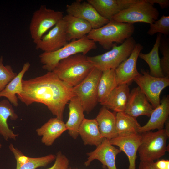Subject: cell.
Returning a JSON list of instances; mask_svg holds the SVG:
<instances>
[{
    "label": "cell",
    "mask_w": 169,
    "mask_h": 169,
    "mask_svg": "<svg viewBox=\"0 0 169 169\" xmlns=\"http://www.w3.org/2000/svg\"><path fill=\"white\" fill-rule=\"evenodd\" d=\"M65 23L62 19L35 44L43 52L56 51L68 43Z\"/></svg>",
    "instance_id": "obj_12"
},
{
    "label": "cell",
    "mask_w": 169,
    "mask_h": 169,
    "mask_svg": "<svg viewBox=\"0 0 169 169\" xmlns=\"http://www.w3.org/2000/svg\"><path fill=\"white\" fill-rule=\"evenodd\" d=\"M147 34L152 36L158 33L164 35L169 34V16L163 15L159 19L150 24Z\"/></svg>",
    "instance_id": "obj_31"
},
{
    "label": "cell",
    "mask_w": 169,
    "mask_h": 169,
    "mask_svg": "<svg viewBox=\"0 0 169 169\" xmlns=\"http://www.w3.org/2000/svg\"><path fill=\"white\" fill-rule=\"evenodd\" d=\"M1 147H2V144L0 142V148H1Z\"/></svg>",
    "instance_id": "obj_39"
},
{
    "label": "cell",
    "mask_w": 169,
    "mask_h": 169,
    "mask_svg": "<svg viewBox=\"0 0 169 169\" xmlns=\"http://www.w3.org/2000/svg\"><path fill=\"white\" fill-rule=\"evenodd\" d=\"M64 16L63 12L48 8L45 5H41L33 12L29 26L30 34L33 42L37 43Z\"/></svg>",
    "instance_id": "obj_7"
},
{
    "label": "cell",
    "mask_w": 169,
    "mask_h": 169,
    "mask_svg": "<svg viewBox=\"0 0 169 169\" xmlns=\"http://www.w3.org/2000/svg\"><path fill=\"white\" fill-rule=\"evenodd\" d=\"M75 96L71 87L53 72L22 80V91L17 95L26 105L35 102L45 105L56 117L63 120L66 104Z\"/></svg>",
    "instance_id": "obj_1"
},
{
    "label": "cell",
    "mask_w": 169,
    "mask_h": 169,
    "mask_svg": "<svg viewBox=\"0 0 169 169\" xmlns=\"http://www.w3.org/2000/svg\"><path fill=\"white\" fill-rule=\"evenodd\" d=\"M141 74L134 80L146 96L154 109L160 104V95L162 90L169 85V77H155L148 70L141 69Z\"/></svg>",
    "instance_id": "obj_10"
},
{
    "label": "cell",
    "mask_w": 169,
    "mask_h": 169,
    "mask_svg": "<svg viewBox=\"0 0 169 169\" xmlns=\"http://www.w3.org/2000/svg\"><path fill=\"white\" fill-rule=\"evenodd\" d=\"M13 72L12 67L9 65H4L3 64V58H0V92L17 75Z\"/></svg>",
    "instance_id": "obj_33"
},
{
    "label": "cell",
    "mask_w": 169,
    "mask_h": 169,
    "mask_svg": "<svg viewBox=\"0 0 169 169\" xmlns=\"http://www.w3.org/2000/svg\"><path fill=\"white\" fill-rule=\"evenodd\" d=\"M159 15L158 10L153 5L146 0H139L114 16L112 19L124 23L142 22L150 24L158 19Z\"/></svg>",
    "instance_id": "obj_9"
},
{
    "label": "cell",
    "mask_w": 169,
    "mask_h": 169,
    "mask_svg": "<svg viewBox=\"0 0 169 169\" xmlns=\"http://www.w3.org/2000/svg\"><path fill=\"white\" fill-rule=\"evenodd\" d=\"M69 102V116L65 125L69 135L74 139H76L79 135V127L85 118L84 111L76 96L72 97Z\"/></svg>",
    "instance_id": "obj_21"
},
{
    "label": "cell",
    "mask_w": 169,
    "mask_h": 169,
    "mask_svg": "<svg viewBox=\"0 0 169 169\" xmlns=\"http://www.w3.org/2000/svg\"><path fill=\"white\" fill-rule=\"evenodd\" d=\"M18 117L15 113L10 102L6 99L0 101V135L6 141L15 140L18 134H16L9 128L7 120L10 118L16 120Z\"/></svg>",
    "instance_id": "obj_25"
},
{
    "label": "cell",
    "mask_w": 169,
    "mask_h": 169,
    "mask_svg": "<svg viewBox=\"0 0 169 169\" xmlns=\"http://www.w3.org/2000/svg\"><path fill=\"white\" fill-rule=\"evenodd\" d=\"M143 49L140 43H136L130 56L115 69L117 85H128L141 74L137 70L136 64L139 55Z\"/></svg>",
    "instance_id": "obj_13"
},
{
    "label": "cell",
    "mask_w": 169,
    "mask_h": 169,
    "mask_svg": "<svg viewBox=\"0 0 169 169\" xmlns=\"http://www.w3.org/2000/svg\"><path fill=\"white\" fill-rule=\"evenodd\" d=\"M102 71L94 67L80 83L73 87L74 93L79 100L84 111L89 114L98 102V87Z\"/></svg>",
    "instance_id": "obj_8"
},
{
    "label": "cell",
    "mask_w": 169,
    "mask_h": 169,
    "mask_svg": "<svg viewBox=\"0 0 169 169\" xmlns=\"http://www.w3.org/2000/svg\"><path fill=\"white\" fill-rule=\"evenodd\" d=\"M54 164L47 169H67L68 168L69 161L67 157L61 152L56 154Z\"/></svg>",
    "instance_id": "obj_34"
},
{
    "label": "cell",
    "mask_w": 169,
    "mask_h": 169,
    "mask_svg": "<svg viewBox=\"0 0 169 169\" xmlns=\"http://www.w3.org/2000/svg\"><path fill=\"white\" fill-rule=\"evenodd\" d=\"M121 151L119 149L112 145L109 140L103 138L100 145L93 151L87 153L88 157L84 165L88 166L93 160H97L101 162L104 167H107L108 169H117L116 158Z\"/></svg>",
    "instance_id": "obj_14"
},
{
    "label": "cell",
    "mask_w": 169,
    "mask_h": 169,
    "mask_svg": "<svg viewBox=\"0 0 169 169\" xmlns=\"http://www.w3.org/2000/svg\"><path fill=\"white\" fill-rule=\"evenodd\" d=\"M97 48L95 42L87 36L69 42L60 49L52 52H43L39 56L42 68L48 72L52 71L61 60L78 54H86Z\"/></svg>",
    "instance_id": "obj_4"
},
{
    "label": "cell",
    "mask_w": 169,
    "mask_h": 169,
    "mask_svg": "<svg viewBox=\"0 0 169 169\" xmlns=\"http://www.w3.org/2000/svg\"><path fill=\"white\" fill-rule=\"evenodd\" d=\"M94 67L88 56L78 54L60 61L52 71L61 80L73 87L81 82Z\"/></svg>",
    "instance_id": "obj_2"
},
{
    "label": "cell",
    "mask_w": 169,
    "mask_h": 169,
    "mask_svg": "<svg viewBox=\"0 0 169 169\" xmlns=\"http://www.w3.org/2000/svg\"><path fill=\"white\" fill-rule=\"evenodd\" d=\"M9 148L16 161V169H36L45 167L56 158V155L53 154L38 157L27 156L12 143L9 145Z\"/></svg>",
    "instance_id": "obj_19"
},
{
    "label": "cell",
    "mask_w": 169,
    "mask_h": 169,
    "mask_svg": "<svg viewBox=\"0 0 169 169\" xmlns=\"http://www.w3.org/2000/svg\"><path fill=\"white\" fill-rule=\"evenodd\" d=\"M66 11L67 14L88 22L92 29L100 28L109 21L101 16L87 1L77 0L70 4H67Z\"/></svg>",
    "instance_id": "obj_11"
},
{
    "label": "cell",
    "mask_w": 169,
    "mask_h": 169,
    "mask_svg": "<svg viewBox=\"0 0 169 169\" xmlns=\"http://www.w3.org/2000/svg\"><path fill=\"white\" fill-rule=\"evenodd\" d=\"M146 1L154 5L155 3L159 5L162 9L168 8L169 6V0H146Z\"/></svg>",
    "instance_id": "obj_36"
},
{
    "label": "cell",
    "mask_w": 169,
    "mask_h": 169,
    "mask_svg": "<svg viewBox=\"0 0 169 169\" xmlns=\"http://www.w3.org/2000/svg\"><path fill=\"white\" fill-rule=\"evenodd\" d=\"M117 86L115 69L103 71L98 84V102H102Z\"/></svg>",
    "instance_id": "obj_30"
},
{
    "label": "cell",
    "mask_w": 169,
    "mask_h": 169,
    "mask_svg": "<svg viewBox=\"0 0 169 169\" xmlns=\"http://www.w3.org/2000/svg\"><path fill=\"white\" fill-rule=\"evenodd\" d=\"M67 129L63 120L58 118L50 119L41 127L36 129L38 136H42V143L47 146H51L55 140Z\"/></svg>",
    "instance_id": "obj_20"
},
{
    "label": "cell",
    "mask_w": 169,
    "mask_h": 169,
    "mask_svg": "<svg viewBox=\"0 0 169 169\" xmlns=\"http://www.w3.org/2000/svg\"><path fill=\"white\" fill-rule=\"evenodd\" d=\"M154 161H140L138 169H157L154 165Z\"/></svg>",
    "instance_id": "obj_37"
},
{
    "label": "cell",
    "mask_w": 169,
    "mask_h": 169,
    "mask_svg": "<svg viewBox=\"0 0 169 169\" xmlns=\"http://www.w3.org/2000/svg\"><path fill=\"white\" fill-rule=\"evenodd\" d=\"M78 133L85 145L95 146L97 147L101 143L103 138L99 130L95 118H84L79 127Z\"/></svg>",
    "instance_id": "obj_27"
},
{
    "label": "cell",
    "mask_w": 169,
    "mask_h": 169,
    "mask_svg": "<svg viewBox=\"0 0 169 169\" xmlns=\"http://www.w3.org/2000/svg\"><path fill=\"white\" fill-rule=\"evenodd\" d=\"M169 115V95L164 96L160 100V104L154 109L147 122L141 126L139 133L150 131L155 129H164Z\"/></svg>",
    "instance_id": "obj_18"
},
{
    "label": "cell",
    "mask_w": 169,
    "mask_h": 169,
    "mask_svg": "<svg viewBox=\"0 0 169 169\" xmlns=\"http://www.w3.org/2000/svg\"><path fill=\"white\" fill-rule=\"evenodd\" d=\"M162 36L161 34L158 33L153 47L149 53L144 54L140 52L139 55V57L145 61L148 65L150 75L158 78L165 77L161 68L159 54Z\"/></svg>",
    "instance_id": "obj_28"
},
{
    "label": "cell",
    "mask_w": 169,
    "mask_h": 169,
    "mask_svg": "<svg viewBox=\"0 0 169 169\" xmlns=\"http://www.w3.org/2000/svg\"><path fill=\"white\" fill-rule=\"evenodd\" d=\"M67 169H77V168H68Z\"/></svg>",
    "instance_id": "obj_38"
},
{
    "label": "cell",
    "mask_w": 169,
    "mask_h": 169,
    "mask_svg": "<svg viewBox=\"0 0 169 169\" xmlns=\"http://www.w3.org/2000/svg\"><path fill=\"white\" fill-rule=\"evenodd\" d=\"M141 134V143L138 150L140 161H154L165 155L169 134L164 129Z\"/></svg>",
    "instance_id": "obj_5"
},
{
    "label": "cell",
    "mask_w": 169,
    "mask_h": 169,
    "mask_svg": "<svg viewBox=\"0 0 169 169\" xmlns=\"http://www.w3.org/2000/svg\"><path fill=\"white\" fill-rule=\"evenodd\" d=\"M153 109L146 96L137 87L130 92L124 112L136 118L141 115L150 117Z\"/></svg>",
    "instance_id": "obj_15"
},
{
    "label": "cell",
    "mask_w": 169,
    "mask_h": 169,
    "mask_svg": "<svg viewBox=\"0 0 169 169\" xmlns=\"http://www.w3.org/2000/svg\"><path fill=\"white\" fill-rule=\"evenodd\" d=\"M163 55L160 59V66L165 77H169V39L161 38L159 49Z\"/></svg>",
    "instance_id": "obj_32"
},
{
    "label": "cell",
    "mask_w": 169,
    "mask_h": 169,
    "mask_svg": "<svg viewBox=\"0 0 169 169\" xmlns=\"http://www.w3.org/2000/svg\"><path fill=\"white\" fill-rule=\"evenodd\" d=\"M116 126L118 136L138 134L141 127L136 118L124 112L116 113Z\"/></svg>",
    "instance_id": "obj_29"
},
{
    "label": "cell",
    "mask_w": 169,
    "mask_h": 169,
    "mask_svg": "<svg viewBox=\"0 0 169 169\" xmlns=\"http://www.w3.org/2000/svg\"><path fill=\"white\" fill-rule=\"evenodd\" d=\"M135 30L133 24L112 19L100 28L92 29L87 37L95 42H98L104 49L109 50L117 44H122L132 37Z\"/></svg>",
    "instance_id": "obj_3"
},
{
    "label": "cell",
    "mask_w": 169,
    "mask_h": 169,
    "mask_svg": "<svg viewBox=\"0 0 169 169\" xmlns=\"http://www.w3.org/2000/svg\"><path fill=\"white\" fill-rule=\"evenodd\" d=\"M30 66V64L29 62L23 64L20 71L0 92V97H5L14 106H18V98L16 95H20L22 91L23 78Z\"/></svg>",
    "instance_id": "obj_26"
},
{
    "label": "cell",
    "mask_w": 169,
    "mask_h": 169,
    "mask_svg": "<svg viewBox=\"0 0 169 169\" xmlns=\"http://www.w3.org/2000/svg\"><path fill=\"white\" fill-rule=\"evenodd\" d=\"M154 165L157 169H169V160L161 159L154 162Z\"/></svg>",
    "instance_id": "obj_35"
},
{
    "label": "cell",
    "mask_w": 169,
    "mask_h": 169,
    "mask_svg": "<svg viewBox=\"0 0 169 169\" xmlns=\"http://www.w3.org/2000/svg\"><path fill=\"white\" fill-rule=\"evenodd\" d=\"M136 43L132 37L125 40L119 46L115 45L104 54L89 57L94 66L103 71L115 69L130 55Z\"/></svg>",
    "instance_id": "obj_6"
},
{
    "label": "cell",
    "mask_w": 169,
    "mask_h": 169,
    "mask_svg": "<svg viewBox=\"0 0 169 169\" xmlns=\"http://www.w3.org/2000/svg\"><path fill=\"white\" fill-rule=\"evenodd\" d=\"M116 113L102 106L95 119L103 138L110 140L118 136L116 126Z\"/></svg>",
    "instance_id": "obj_24"
},
{
    "label": "cell",
    "mask_w": 169,
    "mask_h": 169,
    "mask_svg": "<svg viewBox=\"0 0 169 169\" xmlns=\"http://www.w3.org/2000/svg\"><path fill=\"white\" fill-rule=\"evenodd\" d=\"M63 20L65 24L68 41L80 39L87 35L92 29L87 21L71 15L64 16Z\"/></svg>",
    "instance_id": "obj_23"
},
{
    "label": "cell",
    "mask_w": 169,
    "mask_h": 169,
    "mask_svg": "<svg viewBox=\"0 0 169 169\" xmlns=\"http://www.w3.org/2000/svg\"><path fill=\"white\" fill-rule=\"evenodd\" d=\"M141 139V134L138 133L118 136L109 140L112 145L118 147L126 155L129 163L128 169H136V154Z\"/></svg>",
    "instance_id": "obj_17"
},
{
    "label": "cell",
    "mask_w": 169,
    "mask_h": 169,
    "mask_svg": "<svg viewBox=\"0 0 169 169\" xmlns=\"http://www.w3.org/2000/svg\"><path fill=\"white\" fill-rule=\"evenodd\" d=\"M139 0H87L103 17L110 20L121 11Z\"/></svg>",
    "instance_id": "obj_16"
},
{
    "label": "cell",
    "mask_w": 169,
    "mask_h": 169,
    "mask_svg": "<svg viewBox=\"0 0 169 169\" xmlns=\"http://www.w3.org/2000/svg\"><path fill=\"white\" fill-rule=\"evenodd\" d=\"M130 92L128 85H118L100 104L115 113L124 112Z\"/></svg>",
    "instance_id": "obj_22"
}]
</instances>
